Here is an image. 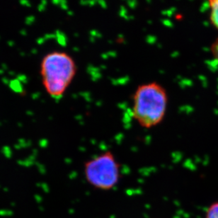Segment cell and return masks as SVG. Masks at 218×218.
Wrapping results in <instances>:
<instances>
[{
  "label": "cell",
  "mask_w": 218,
  "mask_h": 218,
  "mask_svg": "<svg viewBox=\"0 0 218 218\" xmlns=\"http://www.w3.org/2000/svg\"><path fill=\"white\" fill-rule=\"evenodd\" d=\"M168 103V93L162 84L157 82L140 84L133 94V118L144 129L154 128L163 122Z\"/></svg>",
  "instance_id": "obj_1"
},
{
  "label": "cell",
  "mask_w": 218,
  "mask_h": 218,
  "mask_svg": "<svg viewBox=\"0 0 218 218\" xmlns=\"http://www.w3.org/2000/svg\"><path fill=\"white\" fill-rule=\"evenodd\" d=\"M76 71L75 61L67 53H48L43 57L40 69L44 89L53 98H62L74 80Z\"/></svg>",
  "instance_id": "obj_2"
},
{
  "label": "cell",
  "mask_w": 218,
  "mask_h": 218,
  "mask_svg": "<svg viewBox=\"0 0 218 218\" xmlns=\"http://www.w3.org/2000/svg\"><path fill=\"white\" fill-rule=\"evenodd\" d=\"M205 218H218V202L212 203L208 208Z\"/></svg>",
  "instance_id": "obj_5"
},
{
  "label": "cell",
  "mask_w": 218,
  "mask_h": 218,
  "mask_svg": "<svg viewBox=\"0 0 218 218\" xmlns=\"http://www.w3.org/2000/svg\"><path fill=\"white\" fill-rule=\"evenodd\" d=\"M120 165L115 154L105 151L87 161L84 174L87 183L95 189L110 191L120 179Z\"/></svg>",
  "instance_id": "obj_3"
},
{
  "label": "cell",
  "mask_w": 218,
  "mask_h": 218,
  "mask_svg": "<svg viewBox=\"0 0 218 218\" xmlns=\"http://www.w3.org/2000/svg\"><path fill=\"white\" fill-rule=\"evenodd\" d=\"M210 9V19L215 27L218 29V0H208Z\"/></svg>",
  "instance_id": "obj_4"
},
{
  "label": "cell",
  "mask_w": 218,
  "mask_h": 218,
  "mask_svg": "<svg viewBox=\"0 0 218 218\" xmlns=\"http://www.w3.org/2000/svg\"><path fill=\"white\" fill-rule=\"evenodd\" d=\"M211 51H212V54L214 58L218 62V38L212 45Z\"/></svg>",
  "instance_id": "obj_6"
}]
</instances>
